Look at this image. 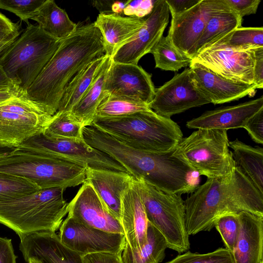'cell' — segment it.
I'll list each match as a JSON object with an SVG mask.
<instances>
[{"label": "cell", "mask_w": 263, "mask_h": 263, "mask_svg": "<svg viewBox=\"0 0 263 263\" xmlns=\"http://www.w3.org/2000/svg\"><path fill=\"white\" fill-rule=\"evenodd\" d=\"M105 54L103 39L94 23L77 28L62 40L44 69L20 96L52 116L58 111L65 89L88 64Z\"/></svg>", "instance_id": "obj_1"}, {"label": "cell", "mask_w": 263, "mask_h": 263, "mask_svg": "<svg viewBox=\"0 0 263 263\" xmlns=\"http://www.w3.org/2000/svg\"><path fill=\"white\" fill-rule=\"evenodd\" d=\"M85 142L122 165L137 180H142L165 192L181 195L193 193L199 185V175L172 153L158 155L131 147L92 123L83 127Z\"/></svg>", "instance_id": "obj_2"}, {"label": "cell", "mask_w": 263, "mask_h": 263, "mask_svg": "<svg viewBox=\"0 0 263 263\" xmlns=\"http://www.w3.org/2000/svg\"><path fill=\"white\" fill-rule=\"evenodd\" d=\"M184 201L189 236L211 231L226 215L247 212L263 217V194L236 165L227 175L207 178Z\"/></svg>", "instance_id": "obj_3"}, {"label": "cell", "mask_w": 263, "mask_h": 263, "mask_svg": "<svg viewBox=\"0 0 263 263\" xmlns=\"http://www.w3.org/2000/svg\"><path fill=\"white\" fill-rule=\"evenodd\" d=\"M98 128L131 147L163 155L174 151L183 138L179 126L152 110L111 118H95Z\"/></svg>", "instance_id": "obj_4"}, {"label": "cell", "mask_w": 263, "mask_h": 263, "mask_svg": "<svg viewBox=\"0 0 263 263\" xmlns=\"http://www.w3.org/2000/svg\"><path fill=\"white\" fill-rule=\"evenodd\" d=\"M87 168L79 163L24 144L0 155L1 172L26 178L40 189H66L83 184L86 181Z\"/></svg>", "instance_id": "obj_5"}, {"label": "cell", "mask_w": 263, "mask_h": 263, "mask_svg": "<svg viewBox=\"0 0 263 263\" xmlns=\"http://www.w3.org/2000/svg\"><path fill=\"white\" fill-rule=\"evenodd\" d=\"M65 190L41 189L0 202V223L14 231L21 240L34 233H55L68 213Z\"/></svg>", "instance_id": "obj_6"}, {"label": "cell", "mask_w": 263, "mask_h": 263, "mask_svg": "<svg viewBox=\"0 0 263 263\" xmlns=\"http://www.w3.org/2000/svg\"><path fill=\"white\" fill-rule=\"evenodd\" d=\"M62 40L29 24L0 53V66L22 96L51 59Z\"/></svg>", "instance_id": "obj_7"}, {"label": "cell", "mask_w": 263, "mask_h": 263, "mask_svg": "<svg viewBox=\"0 0 263 263\" xmlns=\"http://www.w3.org/2000/svg\"><path fill=\"white\" fill-rule=\"evenodd\" d=\"M229 142L227 130L197 129L181 140L172 155L199 175L222 177L236 167Z\"/></svg>", "instance_id": "obj_8"}, {"label": "cell", "mask_w": 263, "mask_h": 263, "mask_svg": "<svg viewBox=\"0 0 263 263\" xmlns=\"http://www.w3.org/2000/svg\"><path fill=\"white\" fill-rule=\"evenodd\" d=\"M137 180L148 221L164 236L167 248L179 254L187 251L190 243L181 195L165 192L142 180Z\"/></svg>", "instance_id": "obj_9"}, {"label": "cell", "mask_w": 263, "mask_h": 263, "mask_svg": "<svg viewBox=\"0 0 263 263\" xmlns=\"http://www.w3.org/2000/svg\"><path fill=\"white\" fill-rule=\"evenodd\" d=\"M230 8L223 0H200L189 10L172 16L167 36L172 45L192 59L195 45L209 19Z\"/></svg>", "instance_id": "obj_10"}, {"label": "cell", "mask_w": 263, "mask_h": 263, "mask_svg": "<svg viewBox=\"0 0 263 263\" xmlns=\"http://www.w3.org/2000/svg\"><path fill=\"white\" fill-rule=\"evenodd\" d=\"M22 144L34 146L62 159L79 163L86 167L127 173L108 154L91 147L84 141L49 138L42 133Z\"/></svg>", "instance_id": "obj_11"}, {"label": "cell", "mask_w": 263, "mask_h": 263, "mask_svg": "<svg viewBox=\"0 0 263 263\" xmlns=\"http://www.w3.org/2000/svg\"><path fill=\"white\" fill-rule=\"evenodd\" d=\"M59 229L60 241L82 256L97 252L122 254L126 245L124 235L87 226L69 216Z\"/></svg>", "instance_id": "obj_12"}, {"label": "cell", "mask_w": 263, "mask_h": 263, "mask_svg": "<svg viewBox=\"0 0 263 263\" xmlns=\"http://www.w3.org/2000/svg\"><path fill=\"white\" fill-rule=\"evenodd\" d=\"M210 103L195 87L190 68H187L155 89L149 107L157 114L170 118L174 115Z\"/></svg>", "instance_id": "obj_13"}, {"label": "cell", "mask_w": 263, "mask_h": 263, "mask_svg": "<svg viewBox=\"0 0 263 263\" xmlns=\"http://www.w3.org/2000/svg\"><path fill=\"white\" fill-rule=\"evenodd\" d=\"M254 50L206 48L192 60L218 76L232 82L254 84Z\"/></svg>", "instance_id": "obj_14"}, {"label": "cell", "mask_w": 263, "mask_h": 263, "mask_svg": "<svg viewBox=\"0 0 263 263\" xmlns=\"http://www.w3.org/2000/svg\"><path fill=\"white\" fill-rule=\"evenodd\" d=\"M170 13L166 0H157L152 12L145 17L143 26L131 41L117 50L111 58L112 62L137 65L163 36Z\"/></svg>", "instance_id": "obj_15"}, {"label": "cell", "mask_w": 263, "mask_h": 263, "mask_svg": "<svg viewBox=\"0 0 263 263\" xmlns=\"http://www.w3.org/2000/svg\"><path fill=\"white\" fill-rule=\"evenodd\" d=\"M155 89L152 75L138 64L112 62L106 77L104 97H127L149 105L154 98Z\"/></svg>", "instance_id": "obj_16"}, {"label": "cell", "mask_w": 263, "mask_h": 263, "mask_svg": "<svg viewBox=\"0 0 263 263\" xmlns=\"http://www.w3.org/2000/svg\"><path fill=\"white\" fill-rule=\"evenodd\" d=\"M68 216L83 224L124 235L120 222L106 211L92 186L84 182L68 204Z\"/></svg>", "instance_id": "obj_17"}, {"label": "cell", "mask_w": 263, "mask_h": 263, "mask_svg": "<svg viewBox=\"0 0 263 263\" xmlns=\"http://www.w3.org/2000/svg\"><path fill=\"white\" fill-rule=\"evenodd\" d=\"M189 68L195 87L214 104L238 100L254 93L257 89L254 84L248 85L227 80L198 63L191 62Z\"/></svg>", "instance_id": "obj_18"}, {"label": "cell", "mask_w": 263, "mask_h": 263, "mask_svg": "<svg viewBox=\"0 0 263 263\" xmlns=\"http://www.w3.org/2000/svg\"><path fill=\"white\" fill-rule=\"evenodd\" d=\"M120 223L126 245L135 251L142 249L147 241L148 220L136 179L122 195Z\"/></svg>", "instance_id": "obj_19"}, {"label": "cell", "mask_w": 263, "mask_h": 263, "mask_svg": "<svg viewBox=\"0 0 263 263\" xmlns=\"http://www.w3.org/2000/svg\"><path fill=\"white\" fill-rule=\"evenodd\" d=\"M19 248L26 262L34 258L42 263H84L82 256L64 245L55 233L29 235L21 240Z\"/></svg>", "instance_id": "obj_20"}, {"label": "cell", "mask_w": 263, "mask_h": 263, "mask_svg": "<svg viewBox=\"0 0 263 263\" xmlns=\"http://www.w3.org/2000/svg\"><path fill=\"white\" fill-rule=\"evenodd\" d=\"M263 108V96L239 104L208 110L188 121L186 126L193 129L227 130L243 127L252 116Z\"/></svg>", "instance_id": "obj_21"}, {"label": "cell", "mask_w": 263, "mask_h": 263, "mask_svg": "<svg viewBox=\"0 0 263 263\" xmlns=\"http://www.w3.org/2000/svg\"><path fill=\"white\" fill-rule=\"evenodd\" d=\"M134 179L127 173L87 167L85 182L94 189L109 214L120 222L122 195Z\"/></svg>", "instance_id": "obj_22"}, {"label": "cell", "mask_w": 263, "mask_h": 263, "mask_svg": "<svg viewBox=\"0 0 263 263\" xmlns=\"http://www.w3.org/2000/svg\"><path fill=\"white\" fill-rule=\"evenodd\" d=\"M51 116L0 109V146L16 147L42 133Z\"/></svg>", "instance_id": "obj_23"}, {"label": "cell", "mask_w": 263, "mask_h": 263, "mask_svg": "<svg viewBox=\"0 0 263 263\" xmlns=\"http://www.w3.org/2000/svg\"><path fill=\"white\" fill-rule=\"evenodd\" d=\"M238 218L239 231L232 253L235 263L263 262V217L241 212Z\"/></svg>", "instance_id": "obj_24"}, {"label": "cell", "mask_w": 263, "mask_h": 263, "mask_svg": "<svg viewBox=\"0 0 263 263\" xmlns=\"http://www.w3.org/2000/svg\"><path fill=\"white\" fill-rule=\"evenodd\" d=\"M145 17L100 13L94 24L102 35L105 54L112 58L120 47L131 41L143 26Z\"/></svg>", "instance_id": "obj_25"}, {"label": "cell", "mask_w": 263, "mask_h": 263, "mask_svg": "<svg viewBox=\"0 0 263 263\" xmlns=\"http://www.w3.org/2000/svg\"><path fill=\"white\" fill-rule=\"evenodd\" d=\"M30 19L36 21L46 34L59 40L69 36L78 28L65 10L59 7L53 0H45Z\"/></svg>", "instance_id": "obj_26"}, {"label": "cell", "mask_w": 263, "mask_h": 263, "mask_svg": "<svg viewBox=\"0 0 263 263\" xmlns=\"http://www.w3.org/2000/svg\"><path fill=\"white\" fill-rule=\"evenodd\" d=\"M112 63L111 58L107 55L90 85L70 111L84 127L91 124L97 109L104 98L105 81Z\"/></svg>", "instance_id": "obj_27"}, {"label": "cell", "mask_w": 263, "mask_h": 263, "mask_svg": "<svg viewBox=\"0 0 263 263\" xmlns=\"http://www.w3.org/2000/svg\"><path fill=\"white\" fill-rule=\"evenodd\" d=\"M229 145L236 165L263 194V148L247 145L238 139L229 141Z\"/></svg>", "instance_id": "obj_28"}, {"label": "cell", "mask_w": 263, "mask_h": 263, "mask_svg": "<svg viewBox=\"0 0 263 263\" xmlns=\"http://www.w3.org/2000/svg\"><path fill=\"white\" fill-rule=\"evenodd\" d=\"M106 56L96 58L76 73L66 86L57 111H71L90 85Z\"/></svg>", "instance_id": "obj_29"}, {"label": "cell", "mask_w": 263, "mask_h": 263, "mask_svg": "<svg viewBox=\"0 0 263 263\" xmlns=\"http://www.w3.org/2000/svg\"><path fill=\"white\" fill-rule=\"evenodd\" d=\"M166 248L164 236L148 221L146 244L136 251L125 245L121 254L122 259L123 263H160L165 257Z\"/></svg>", "instance_id": "obj_30"}, {"label": "cell", "mask_w": 263, "mask_h": 263, "mask_svg": "<svg viewBox=\"0 0 263 263\" xmlns=\"http://www.w3.org/2000/svg\"><path fill=\"white\" fill-rule=\"evenodd\" d=\"M242 21V18L230 8L213 15L194 46L193 57L214 40L241 27Z\"/></svg>", "instance_id": "obj_31"}, {"label": "cell", "mask_w": 263, "mask_h": 263, "mask_svg": "<svg viewBox=\"0 0 263 263\" xmlns=\"http://www.w3.org/2000/svg\"><path fill=\"white\" fill-rule=\"evenodd\" d=\"M261 47H263L262 27L241 26L214 40L204 49L227 48L246 51L253 50Z\"/></svg>", "instance_id": "obj_32"}, {"label": "cell", "mask_w": 263, "mask_h": 263, "mask_svg": "<svg viewBox=\"0 0 263 263\" xmlns=\"http://www.w3.org/2000/svg\"><path fill=\"white\" fill-rule=\"evenodd\" d=\"M84 127L70 112L57 111L50 117L42 134L49 138L81 141L84 140Z\"/></svg>", "instance_id": "obj_33"}, {"label": "cell", "mask_w": 263, "mask_h": 263, "mask_svg": "<svg viewBox=\"0 0 263 263\" xmlns=\"http://www.w3.org/2000/svg\"><path fill=\"white\" fill-rule=\"evenodd\" d=\"M155 67L166 71H177L191 64L192 59L175 48L167 35L162 36L151 50Z\"/></svg>", "instance_id": "obj_34"}, {"label": "cell", "mask_w": 263, "mask_h": 263, "mask_svg": "<svg viewBox=\"0 0 263 263\" xmlns=\"http://www.w3.org/2000/svg\"><path fill=\"white\" fill-rule=\"evenodd\" d=\"M151 110L148 104L139 100L106 95L98 106L95 118L116 117Z\"/></svg>", "instance_id": "obj_35"}, {"label": "cell", "mask_w": 263, "mask_h": 263, "mask_svg": "<svg viewBox=\"0 0 263 263\" xmlns=\"http://www.w3.org/2000/svg\"><path fill=\"white\" fill-rule=\"evenodd\" d=\"M40 190L30 180L0 172V202L25 196Z\"/></svg>", "instance_id": "obj_36"}, {"label": "cell", "mask_w": 263, "mask_h": 263, "mask_svg": "<svg viewBox=\"0 0 263 263\" xmlns=\"http://www.w3.org/2000/svg\"><path fill=\"white\" fill-rule=\"evenodd\" d=\"M166 263H235V261L230 250L226 248H219L204 254L187 251Z\"/></svg>", "instance_id": "obj_37"}, {"label": "cell", "mask_w": 263, "mask_h": 263, "mask_svg": "<svg viewBox=\"0 0 263 263\" xmlns=\"http://www.w3.org/2000/svg\"><path fill=\"white\" fill-rule=\"evenodd\" d=\"M238 214L223 216L217 220L215 225L226 248L232 253L235 247L239 231Z\"/></svg>", "instance_id": "obj_38"}, {"label": "cell", "mask_w": 263, "mask_h": 263, "mask_svg": "<svg viewBox=\"0 0 263 263\" xmlns=\"http://www.w3.org/2000/svg\"><path fill=\"white\" fill-rule=\"evenodd\" d=\"M45 0H0V8L9 11L17 15L27 25L30 24L33 13Z\"/></svg>", "instance_id": "obj_39"}, {"label": "cell", "mask_w": 263, "mask_h": 263, "mask_svg": "<svg viewBox=\"0 0 263 263\" xmlns=\"http://www.w3.org/2000/svg\"><path fill=\"white\" fill-rule=\"evenodd\" d=\"M157 1V0H130L124 9L123 15L143 18L152 12Z\"/></svg>", "instance_id": "obj_40"}, {"label": "cell", "mask_w": 263, "mask_h": 263, "mask_svg": "<svg viewBox=\"0 0 263 263\" xmlns=\"http://www.w3.org/2000/svg\"><path fill=\"white\" fill-rule=\"evenodd\" d=\"M256 143H263V108L249 118L243 127Z\"/></svg>", "instance_id": "obj_41"}, {"label": "cell", "mask_w": 263, "mask_h": 263, "mask_svg": "<svg viewBox=\"0 0 263 263\" xmlns=\"http://www.w3.org/2000/svg\"><path fill=\"white\" fill-rule=\"evenodd\" d=\"M229 8L240 17L255 14L260 0H223Z\"/></svg>", "instance_id": "obj_42"}, {"label": "cell", "mask_w": 263, "mask_h": 263, "mask_svg": "<svg viewBox=\"0 0 263 263\" xmlns=\"http://www.w3.org/2000/svg\"><path fill=\"white\" fill-rule=\"evenodd\" d=\"M13 23L0 12V43L17 37L21 33V24Z\"/></svg>", "instance_id": "obj_43"}, {"label": "cell", "mask_w": 263, "mask_h": 263, "mask_svg": "<svg viewBox=\"0 0 263 263\" xmlns=\"http://www.w3.org/2000/svg\"><path fill=\"white\" fill-rule=\"evenodd\" d=\"M84 263H123L121 254L97 252L82 256Z\"/></svg>", "instance_id": "obj_44"}, {"label": "cell", "mask_w": 263, "mask_h": 263, "mask_svg": "<svg viewBox=\"0 0 263 263\" xmlns=\"http://www.w3.org/2000/svg\"><path fill=\"white\" fill-rule=\"evenodd\" d=\"M254 84L257 89L263 87V47L254 50Z\"/></svg>", "instance_id": "obj_45"}, {"label": "cell", "mask_w": 263, "mask_h": 263, "mask_svg": "<svg viewBox=\"0 0 263 263\" xmlns=\"http://www.w3.org/2000/svg\"><path fill=\"white\" fill-rule=\"evenodd\" d=\"M11 239L0 237V263H16Z\"/></svg>", "instance_id": "obj_46"}, {"label": "cell", "mask_w": 263, "mask_h": 263, "mask_svg": "<svg viewBox=\"0 0 263 263\" xmlns=\"http://www.w3.org/2000/svg\"><path fill=\"white\" fill-rule=\"evenodd\" d=\"M200 0H166L172 16L179 15L198 4Z\"/></svg>", "instance_id": "obj_47"}, {"label": "cell", "mask_w": 263, "mask_h": 263, "mask_svg": "<svg viewBox=\"0 0 263 263\" xmlns=\"http://www.w3.org/2000/svg\"><path fill=\"white\" fill-rule=\"evenodd\" d=\"M16 91L18 92L15 84L0 66V91Z\"/></svg>", "instance_id": "obj_48"}, {"label": "cell", "mask_w": 263, "mask_h": 263, "mask_svg": "<svg viewBox=\"0 0 263 263\" xmlns=\"http://www.w3.org/2000/svg\"><path fill=\"white\" fill-rule=\"evenodd\" d=\"M114 1H96L93 2V5L100 14H112L111 6Z\"/></svg>", "instance_id": "obj_49"}, {"label": "cell", "mask_w": 263, "mask_h": 263, "mask_svg": "<svg viewBox=\"0 0 263 263\" xmlns=\"http://www.w3.org/2000/svg\"><path fill=\"white\" fill-rule=\"evenodd\" d=\"M130 0L124 1H114L111 6L112 13L123 15V11Z\"/></svg>", "instance_id": "obj_50"}, {"label": "cell", "mask_w": 263, "mask_h": 263, "mask_svg": "<svg viewBox=\"0 0 263 263\" xmlns=\"http://www.w3.org/2000/svg\"><path fill=\"white\" fill-rule=\"evenodd\" d=\"M19 96L18 92L16 91H0V105Z\"/></svg>", "instance_id": "obj_51"}, {"label": "cell", "mask_w": 263, "mask_h": 263, "mask_svg": "<svg viewBox=\"0 0 263 263\" xmlns=\"http://www.w3.org/2000/svg\"><path fill=\"white\" fill-rule=\"evenodd\" d=\"M17 38V37H16ZM16 38L3 42L0 43V53L7 47H8Z\"/></svg>", "instance_id": "obj_52"}, {"label": "cell", "mask_w": 263, "mask_h": 263, "mask_svg": "<svg viewBox=\"0 0 263 263\" xmlns=\"http://www.w3.org/2000/svg\"><path fill=\"white\" fill-rule=\"evenodd\" d=\"M27 263H42L39 260L34 258H31L29 259L27 261Z\"/></svg>", "instance_id": "obj_53"}, {"label": "cell", "mask_w": 263, "mask_h": 263, "mask_svg": "<svg viewBox=\"0 0 263 263\" xmlns=\"http://www.w3.org/2000/svg\"><path fill=\"white\" fill-rule=\"evenodd\" d=\"M1 147H2L1 146H0V155H1L2 154H3L4 152H6L7 151H5V150H3V149H2L1 148Z\"/></svg>", "instance_id": "obj_54"}, {"label": "cell", "mask_w": 263, "mask_h": 263, "mask_svg": "<svg viewBox=\"0 0 263 263\" xmlns=\"http://www.w3.org/2000/svg\"><path fill=\"white\" fill-rule=\"evenodd\" d=\"M262 263H263V262H262Z\"/></svg>", "instance_id": "obj_55"}]
</instances>
